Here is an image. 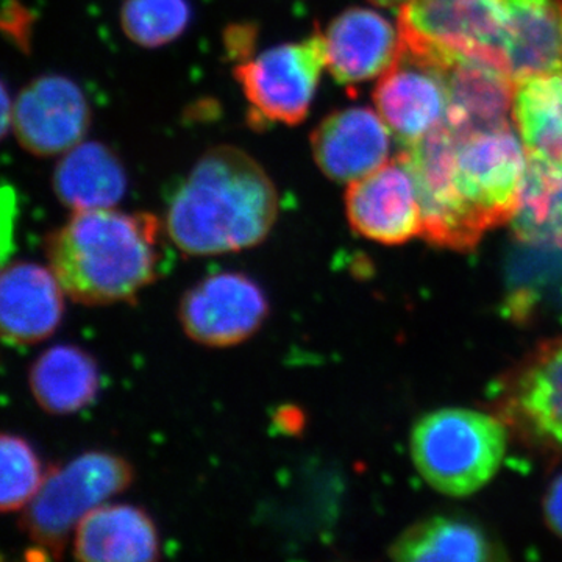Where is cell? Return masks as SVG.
I'll list each match as a JSON object with an SVG mask.
<instances>
[{
    "instance_id": "21",
    "label": "cell",
    "mask_w": 562,
    "mask_h": 562,
    "mask_svg": "<svg viewBox=\"0 0 562 562\" xmlns=\"http://www.w3.org/2000/svg\"><path fill=\"white\" fill-rule=\"evenodd\" d=\"M98 362L80 347H50L33 362L29 384L36 403L49 414L87 408L99 391Z\"/></svg>"
},
{
    "instance_id": "5",
    "label": "cell",
    "mask_w": 562,
    "mask_h": 562,
    "mask_svg": "<svg viewBox=\"0 0 562 562\" xmlns=\"http://www.w3.org/2000/svg\"><path fill=\"white\" fill-rule=\"evenodd\" d=\"M508 21L509 0H412L401 9L398 31L403 46L442 65L468 58L503 70Z\"/></svg>"
},
{
    "instance_id": "20",
    "label": "cell",
    "mask_w": 562,
    "mask_h": 562,
    "mask_svg": "<svg viewBox=\"0 0 562 562\" xmlns=\"http://www.w3.org/2000/svg\"><path fill=\"white\" fill-rule=\"evenodd\" d=\"M55 194L74 211L113 209L127 191L124 166L101 143H80L66 151L52 179Z\"/></svg>"
},
{
    "instance_id": "3",
    "label": "cell",
    "mask_w": 562,
    "mask_h": 562,
    "mask_svg": "<svg viewBox=\"0 0 562 562\" xmlns=\"http://www.w3.org/2000/svg\"><path fill=\"white\" fill-rule=\"evenodd\" d=\"M506 442L508 432L497 417L471 409H439L414 427L413 460L430 486L462 497L497 473Z\"/></svg>"
},
{
    "instance_id": "11",
    "label": "cell",
    "mask_w": 562,
    "mask_h": 562,
    "mask_svg": "<svg viewBox=\"0 0 562 562\" xmlns=\"http://www.w3.org/2000/svg\"><path fill=\"white\" fill-rule=\"evenodd\" d=\"M11 111L18 143L38 157L66 154L83 143L90 128V105L68 77L33 80L20 92Z\"/></svg>"
},
{
    "instance_id": "7",
    "label": "cell",
    "mask_w": 562,
    "mask_h": 562,
    "mask_svg": "<svg viewBox=\"0 0 562 562\" xmlns=\"http://www.w3.org/2000/svg\"><path fill=\"white\" fill-rule=\"evenodd\" d=\"M327 68L324 33L280 44L239 63L236 79L254 110L265 120L301 124L312 109L322 70Z\"/></svg>"
},
{
    "instance_id": "26",
    "label": "cell",
    "mask_w": 562,
    "mask_h": 562,
    "mask_svg": "<svg viewBox=\"0 0 562 562\" xmlns=\"http://www.w3.org/2000/svg\"><path fill=\"white\" fill-rule=\"evenodd\" d=\"M0 472V508L3 513L25 508L46 476L31 443L16 435H2Z\"/></svg>"
},
{
    "instance_id": "1",
    "label": "cell",
    "mask_w": 562,
    "mask_h": 562,
    "mask_svg": "<svg viewBox=\"0 0 562 562\" xmlns=\"http://www.w3.org/2000/svg\"><path fill=\"white\" fill-rule=\"evenodd\" d=\"M279 216L276 184L260 162L233 146L214 147L195 162L166 214L171 241L191 257L258 246Z\"/></svg>"
},
{
    "instance_id": "25",
    "label": "cell",
    "mask_w": 562,
    "mask_h": 562,
    "mask_svg": "<svg viewBox=\"0 0 562 562\" xmlns=\"http://www.w3.org/2000/svg\"><path fill=\"white\" fill-rule=\"evenodd\" d=\"M191 10L187 0H124L122 31L146 49H157L187 31Z\"/></svg>"
},
{
    "instance_id": "16",
    "label": "cell",
    "mask_w": 562,
    "mask_h": 562,
    "mask_svg": "<svg viewBox=\"0 0 562 562\" xmlns=\"http://www.w3.org/2000/svg\"><path fill=\"white\" fill-rule=\"evenodd\" d=\"M65 291L50 268L13 262L0 279V328L10 346H31L57 330L65 312Z\"/></svg>"
},
{
    "instance_id": "12",
    "label": "cell",
    "mask_w": 562,
    "mask_h": 562,
    "mask_svg": "<svg viewBox=\"0 0 562 562\" xmlns=\"http://www.w3.org/2000/svg\"><path fill=\"white\" fill-rule=\"evenodd\" d=\"M346 210L351 228L372 241L397 246L422 235L416 183L401 155L350 183Z\"/></svg>"
},
{
    "instance_id": "23",
    "label": "cell",
    "mask_w": 562,
    "mask_h": 562,
    "mask_svg": "<svg viewBox=\"0 0 562 562\" xmlns=\"http://www.w3.org/2000/svg\"><path fill=\"white\" fill-rule=\"evenodd\" d=\"M476 525L454 517H431L403 532L391 547L398 561H487L497 558Z\"/></svg>"
},
{
    "instance_id": "15",
    "label": "cell",
    "mask_w": 562,
    "mask_h": 562,
    "mask_svg": "<svg viewBox=\"0 0 562 562\" xmlns=\"http://www.w3.org/2000/svg\"><path fill=\"white\" fill-rule=\"evenodd\" d=\"M327 68L342 85L382 77L402 52L401 31L383 14L350 9L336 16L324 33Z\"/></svg>"
},
{
    "instance_id": "6",
    "label": "cell",
    "mask_w": 562,
    "mask_h": 562,
    "mask_svg": "<svg viewBox=\"0 0 562 562\" xmlns=\"http://www.w3.org/2000/svg\"><path fill=\"white\" fill-rule=\"evenodd\" d=\"M457 144L442 124L398 155L416 183L422 236L442 249L471 250L490 227L458 187Z\"/></svg>"
},
{
    "instance_id": "10",
    "label": "cell",
    "mask_w": 562,
    "mask_h": 562,
    "mask_svg": "<svg viewBox=\"0 0 562 562\" xmlns=\"http://www.w3.org/2000/svg\"><path fill=\"white\" fill-rule=\"evenodd\" d=\"M447 66L403 46L401 57L373 91L376 111L402 146H409L446 122Z\"/></svg>"
},
{
    "instance_id": "28",
    "label": "cell",
    "mask_w": 562,
    "mask_h": 562,
    "mask_svg": "<svg viewBox=\"0 0 562 562\" xmlns=\"http://www.w3.org/2000/svg\"><path fill=\"white\" fill-rule=\"evenodd\" d=\"M546 514L550 527L562 536V475L554 480L546 498Z\"/></svg>"
},
{
    "instance_id": "22",
    "label": "cell",
    "mask_w": 562,
    "mask_h": 562,
    "mask_svg": "<svg viewBox=\"0 0 562 562\" xmlns=\"http://www.w3.org/2000/svg\"><path fill=\"white\" fill-rule=\"evenodd\" d=\"M513 122L528 157L562 168V70L517 81Z\"/></svg>"
},
{
    "instance_id": "30",
    "label": "cell",
    "mask_w": 562,
    "mask_h": 562,
    "mask_svg": "<svg viewBox=\"0 0 562 562\" xmlns=\"http://www.w3.org/2000/svg\"><path fill=\"white\" fill-rule=\"evenodd\" d=\"M372 3L379 7H390V9H394V7H405L406 3L412 2V0H371Z\"/></svg>"
},
{
    "instance_id": "27",
    "label": "cell",
    "mask_w": 562,
    "mask_h": 562,
    "mask_svg": "<svg viewBox=\"0 0 562 562\" xmlns=\"http://www.w3.org/2000/svg\"><path fill=\"white\" fill-rule=\"evenodd\" d=\"M3 14L11 18L10 21L3 20V29L5 31L10 29V35L24 47L25 40H29V29H31L27 22V11L16 0H13V2H7Z\"/></svg>"
},
{
    "instance_id": "9",
    "label": "cell",
    "mask_w": 562,
    "mask_h": 562,
    "mask_svg": "<svg viewBox=\"0 0 562 562\" xmlns=\"http://www.w3.org/2000/svg\"><path fill=\"white\" fill-rule=\"evenodd\" d=\"M268 316L265 291L241 272L205 277L187 291L179 306L184 333L192 341L214 349L247 341Z\"/></svg>"
},
{
    "instance_id": "17",
    "label": "cell",
    "mask_w": 562,
    "mask_h": 562,
    "mask_svg": "<svg viewBox=\"0 0 562 562\" xmlns=\"http://www.w3.org/2000/svg\"><path fill=\"white\" fill-rule=\"evenodd\" d=\"M446 127L454 138L513 125L516 83L487 63L460 58L447 66Z\"/></svg>"
},
{
    "instance_id": "8",
    "label": "cell",
    "mask_w": 562,
    "mask_h": 562,
    "mask_svg": "<svg viewBox=\"0 0 562 562\" xmlns=\"http://www.w3.org/2000/svg\"><path fill=\"white\" fill-rule=\"evenodd\" d=\"M527 169V149L512 125L458 139V187L490 228L512 221Z\"/></svg>"
},
{
    "instance_id": "4",
    "label": "cell",
    "mask_w": 562,
    "mask_h": 562,
    "mask_svg": "<svg viewBox=\"0 0 562 562\" xmlns=\"http://www.w3.org/2000/svg\"><path fill=\"white\" fill-rule=\"evenodd\" d=\"M132 482L133 469L124 458L109 452L80 454L44 476L25 506L22 528L41 549L60 553L80 520Z\"/></svg>"
},
{
    "instance_id": "13",
    "label": "cell",
    "mask_w": 562,
    "mask_h": 562,
    "mask_svg": "<svg viewBox=\"0 0 562 562\" xmlns=\"http://www.w3.org/2000/svg\"><path fill=\"white\" fill-rule=\"evenodd\" d=\"M503 416L528 438L562 452V338L543 342L503 392Z\"/></svg>"
},
{
    "instance_id": "29",
    "label": "cell",
    "mask_w": 562,
    "mask_h": 562,
    "mask_svg": "<svg viewBox=\"0 0 562 562\" xmlns=\"http://www.w3.org/2000/svg\"><path fill=\"white\" fill-rule=\"evenodd\" d=\"M235 33H227V46L232 54L236 57H246L247 52L250 49V43L254 41V33L249 27H238L233 31Z\"/></svg>"
},
{
    "instance_id": "24",
    "label": "cell",
    "mask_w": 562,
    "mask_h": 562,
    "mask_svg": "<svg viewBox=\"0 0 562 562\" xmlns=\"http://www.w3.org/2000/svg\"><path fill=\"white\" fill-rule=\"evenodd\" d=\"M513 231L532 246L562 249V168L528 157Z\"/></svg>"
},
{
    "instance_id": "14",
    "label": "cell",
    "mask_w": 562,
    "mask_h": 562,
    "mask_svg": "<svg viewBox=\"0 0 562 562\" xmlns=\"http://www.w3.org/2000/svg\"><path fill=\"white\" fill-rule=\"evenodd\" d=\"M387 128L379 111L366 106L335 111L313 132L314 161L328 179L353 183L387 161L391 144Z\"/></svg>"
},
{
    "instance_id": "2",
    "label": "cell",
    "mask_w": 562,
    "mask_h": 562,
    "mask_svg": "<svg viewBox=\"0 0 562 562\" xmlns=\"http://www.w3.org/2000/svg\"><path fill=\"white\" fill-rule=\"evenodd\" d=\"M160 222L147 213L76 211L47 239L50 271L74 302L102 306L131 301L160 268Z\"/></svg>"
},
{
    "instance_id": "19",
    "label": "cell",
    "mask_w": 562,
    "mask_h": 562,
    "mask_svg": "<svg viewBox=\"0 0 562 562\" xmlns=\"http://www.w3.org/2000/svg\"><path fill=\"white\" fill-rule=\"evenodd\" d=\"M74 557L85 562L157 561V527L149 514L136 506L103 503L77 525Z\"/></svg>"
},
{
    "instance_id": "18",
    "label": "cell",
    "mask_w": 562,
    "mask_h": 562,
    "mask_svg": "<svg viewBox=\"0 0 562 562\" xmlns=\"http://www.w3.org/2000/svg\"><path fill=\"white\" fill-rule=\"evenodd\" d=\"M502 61L514 83L562 70V0H509Z\"/></svg>"
}]
</instances>
